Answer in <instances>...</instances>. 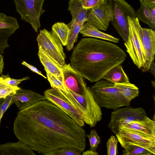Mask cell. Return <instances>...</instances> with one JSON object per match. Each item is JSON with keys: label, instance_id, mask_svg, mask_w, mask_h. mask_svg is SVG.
I'll list each match as a JSON object with an SVG mask.
<instances>
[{"label": "cell", "instance_id": "obj_34", "mask_svg": "<svg viewBox=\"0 0 155 155\" xmlns=\"http://www.w3.org/2000/svg\"><path fill=\"white\" fill-rule=\"evenodd\" d=\"M0 79L7 84L14 87H18V85L22 81L29 79L30 77L27 76L21 79H16L11 78L8 74L6 75L2 74Z\"/></svg>", "mask_w": 155, "mask_h": 155}, {"label": "cell", "instance_id": "obj_21", "mask_svg": "<svg viewBox=\"0 0 155 155\" xmlns=\"http://www.w3.org/2000/svg\"><path fill=\"white\" fill-rule=\"evenodd\" d=\"M68 10L72 15L71 21L83 24L87 21L88 10L83 7L80 0H69Z\"/></svg>", "mask_w": 155, "mask_h": 155}, {"label": "cell", "instance_id": "obj_10", "mask_svg": "<svg viewBox=\"0 0 155 155\" xmlns=\"http://www.w3.org/2000/svg\"><path fill=\"white\" fill-rule=\"evenodd\" d=\"M147 117L145 111L142 107L134 108L127 107L118 108L111 113L108 126L116 134L121 126L134 121L143 120Z\"/></svg>", "mask_w": 155, "mask_h": 155}, {"label": "cell", "instance_id": "obj_43", "mask_svg": "<svg viewBox=\"0 0 155 155\" xmlns=\"http://www.w3.org/2000/svg\"><path fill=\"white\" fill-rule=\"evenodd\" d=\"M2 117L3 116H2V115L0 111V124L1 120L2 118Z\"/></svg>", "mask_w": 155, "mask_h": 155}, {"label": "cell", "instance_id": "obj_4", "mask_svg": "<svg viewBox=\"0 0 155 155\" xmlns=\"http://www.w3.org/2000/svg\"><path fill=\"white\" fill-rule=\"evenodd\" d=\"M65 91L70 100L81 112L85 123L93 127L101 120L102 110L94 99L90 87H87L82 94L75 93L67 88Z\"/></svg>", "mask_w": 155, "mask_h": 155}, {"label": "cell", "instance_id": "obj_12", "mask_svg": "<svg viewBox=\"0 0 155 155\" xmlns=\"http://www.w3.org/2000/svg\"><path fill=\"white\" fill-rule=\"evenodd\" d=\"M62 71L64 83L68 89L80 94L84 92L87 87L83 77L70 63L65 64L62 67Z\"/></svg>", "mask_w": 155, "mask_h": 155}, {"label": "cell", "instance_id": "obj_22", "mask_svg": "<svg viewBox=\"0 0 155 155\" xmlns=\"http://www.w3.org/2000/svg\"><path fill=\"white\" fill-rule=\"evenodd\" d=\"M121 64L112 68L105 74L102 79L113 84L129 82V78Z\"/></svg>", "mask_w": 155, "mask_h": 155}, {"label": "cell", "instance_id": "obj_38", "mask_svg": "<svg viewBox=\"0 0 155 155\" xmlns=\"http://www.w3.org/2000/svg\"><path fill=\"white\" fill-rule=\"evenodd\" d=\"M4 67V63L2 56L0 54V77L2 74Z\"/></svg>", "mask_w": 155, "mask_h": 155}, {"label": "cell", "instance_id": "obj_8", "mask_svg": "<svg viewBox=\"0 0 155 155\" xmlns=\"http://www.w3.org/2000/svg\"><path fill=\"white\" fill-rule=\"evenodd\" d=\"M16 10L21 19L29 23L36 32L41 27L40 18L45 12L43 8L45 0H13Z\"/></svg>", "mask_w": 155, "mask_h": 155}, {"label": "cell", "instance_id": "obj_40", "mask_svg": "<svg viewBox=\"0 0 155 155\" xmlns=\"http://www.w3.org/2000/svg\"><path fill=\"white\" fill-rule=\"evenodd\" d=\"M149 70H150V72L153 74L154 77H155V64L153 62H152L150 64Z\"/></svg>", "mask_w": 155, "mask_h": 155}, {"label": "cell", "instance_id": "obj_18", "mask_svg": "<svg viewBox=\"0 0 155 155\" xmlns=\"http://www.w3.org/2000/svg\"><path fill=\"white\" fill-rule=\"evenodd\" d=\"M38 56L46 72L51 73L64 84L62 67L48 55L40 46H38Z\"/></svg>", "mask_w": 155, "mask_h": 155}, {"label": "cell", "instance_id": "obj_3", "mask_svg": "<svg viewBox=\"0 0 155 155\" xmlns=\"http://www.w3.org/2000/svg\"><path fill=\"white\" fill-rule=\"evenodd\" d=\"M91 88L95 101L100 107L115 110L128 106L130 101L115 87L114 84L106 80H100Z\"/></svg>", "mask_w": 155, "mask_h": 155}, {"label": "cell", "instance_id": "obj_19", "mask_svg": "<svg viewBox=\"0 0 155 155\" xmlns=\"http://www.w3.org/2000/svg\"><path fill=\"white\" fill-rule=\"evenodd\" d=\"M29 146L19 141L0 144V155H35Z\"/></svg>", "mask_w": 155, "mask_h": 155}, {"label": "cell", "instance_id": "obj_17", "mask_svg": "<svg viewBox=\"0 0 155 155\" xmlns=\"http://www.w3.org/2000/svg\"><path fill=\"white\" fill-rule=\"evenodd\" d=\"M119 129L134 132L155 139V121L147 116L143 120L134 121L122 126Z\"/></svg>", "mask_w": 155, "mask_h": 155}, {"label": "cell", "instance_id": "obj_36", "mask_svg": "<svg viewBox=\"0 0 155 155\" xmlns=\"http://www.w3.org/2000/svg\"><path fill=\"white\" fill-rule=\"evenodd\" d=\"M21 64L26 67L32 72H35L37 74L42 76L45 79L47 78V77L45 76L42 74L41 72V71H39L35 67L28 64L25 61H23L22 62Z\"/></svg>", "mask_w": 155, "mask_h": 155}, {"label": "cell", "instance_id": "obj_30", "mask_svg": "<svg viewBox=\"0 0 155 155\" xmlns=\"http://www.w3.org/2000/svg\"><path fill=\"white\" fill-rule=\"evenodd\" d=\"M20 87L11 86L0 79V98L5 97L15 92Z\"/></svg>", "mask_w": 155, "mask_h": 155}, {"label": "cell", "instance_id": "obj_9", "mask_svg": "<svg viewBox=\"0 0 155 155\" xmlns=\"http://www.w3.org/2000/svg\"><path fill=\"white\" fill-rule=\"evenodd\" d=\"M37 40L46 53L62 67L65 64L66 56L62 45L59 39L51 31L44 29L40 31Z\"/></svg>", "mask_w": 155, "mask_h": 155}, {"label": "cell", "instance_id": "obj_37", "mask_svg": "<svg viewBox=\"0 0 155 155\" xmlns=\"http://www.w3.org/2000/svg\"><path fill=\"white\" fill-rule=\"evenodd\" d=\"M143 3L148 8L155 7V0H141Z\"/></svg>", "mask_w": 155, "mask_h": 155}, {"label": "cell", "instance_id": "obj_15", "mask_svg": "<svg viewBox=\"0 0 155 155\" xmlns=\"http://www.w3.org/2000/svg\"><path fill=\"white\" fill-rule=\"evenodd\" d=\"M46 100L44 95L31 90L20 88L13 94L12 103L15 104L19 110L39 101Z\"/></svg>", "mask_w": 155, "mask_h": 155}, {"label": "cell", "instance_id": "obj_25", "mask_svg": "<svg viewBox=\"0 0 155 155\" xmlns=\"http://www.w3.org/2000/svg\"><path fill=\"white\" fill-rule=\"evenodd\" d=\"M70 31V28L68 25L64 22H57L52 26L51 32L59 40L63 46L67 44Z\"/></svg>", "mask_w": 155, "mask_h": 155}, {"label": "cell", "instance_id": "obj_35", "mask_svg": "<svg viewBox=\"0 0 155 155\" xmlns=\"http://www.w3.org/2000/svg\"><path fill=\"white\" fill-rule=\"evenodd\" d=\"M105 0H80L83 7L86 9H90L103 2Z\"/></svg>", "mask_w": 155, "mask_h": 155}, {"label": "cell", "instance_id": "obj_28", "mask_svg": "<svg viewBox=\"0 0 155 155\" xmlns=\"http://www.w3.org/2000/svg\"><path fill=\"white\" fill-rule=\"evenodd\" d=\"M83 151L73 147H66L57 148L49 151L44 155H80Z\"/></svg>", "mask_w": 155, "mask_h": 155}, {"label": "cell", "instance_id": "obj_11", "mask_svg": "<svg viewBox=\"0 0 155 155\" xmlns=\"http://www.w3.org/2000/svg\"><path fill=\"white\" fill-rule=\"evenodd\" d=\"M113 13L110 0L104 1L88 9L87 20L99 30H107L113 19Z\"/></svg>", "mask_w": 155, "mask_h": 155}, {"label": "cell", "instance_id": "obj_42", "mask_svg": "<svg viewBox=\"0 0 155 155\" xmlns=\"http://www.w3.org/2000/svg\"><path fill=\"white\" fill-rule=\"evenodd\" d=\"M153 86V87L154 88H155V81H152L151 82Z\"/></svg>", "mask_w": 155, "mask_h": 155}, {"label": "cell", "instance_id": "obj_2", "mask_svg": "<svg viewBox=\"0 0 155 155\" xmlns=\"http://www.w3.org/2000/svg\"><path fill=\"white\" fill-rule=\"evenodd\" d=\"M125 52L112 43L93 38L82 39L74 48L70 65L83 77L97 82L126 59Z\"/></svg>", "mask_w": 155, "mask_h": 155}, {"label": "cell", "instance_id": "obj_39", "mask_svg": "<svg viewBox=\"0 0 155 155\" xmlns=\"http://www.w3.org/2000/svg\"><path fill=\"white\" fill-rule=\"evenodd\" d=\"M83 155H98V154L97 152H95L90 150L82 152Z\"/></svg>", "mask_w": 155, "mask_h": 155}, {"label": "cell", "instance_id": "obj_33", "mask_svg": "<svg viewBox=\"0 0 155 155\" xmlns=\"http://www.w3.org/2000/svg\"><path fill=\"white\" fill-rule=\"evenodd\" d=\"M15 92L5 97L0 98V111L2 116L6 110L13 104V96Z\"/></svg>", "mask_w": 155, "mask_h": 155}, {"label": "cell", "instance_id": "obj_6", "mask_svg": "<svg viewBox=\"0 0 155 155\" xmlns=\"http://www.w3.org/2000/svg\"><path fill=\"white\" fill-rule=\"evenodd\" d=\"M110 1L113 13V19L110 22L124 43H126L129 31L128 17L136 18V12L124 0Z\"/></svg>", "mask_w": 155, "mask_h": 155}, {"label": "cell", "instance_id": "obj_20", "mask_svg": "<svg viewBox=\"0 0 155 155\" xmlns=\"http://www.w3.org/2000/svg\"><path fill=\"white\" fill-rule=\"evenodd\" d=\"M94 26L86 21L83 25L79 33L83 36L92 37L118 43L120 39L101 31Z\"/></svg>", "mask_w": 155, "mask_h": 155}, {"label": "cell", "instance_id": "obj_24", "mask_svg": "<svg viewBox=\"0 0 155 155\" xmlns=\"http://www.w3.org/2000/svg\"><path fill=\"white\" fill-rule=\"evenodd\" d=\"M140 6L139 8L136 12V17L138 20L147 24L152 30L155 28V16H153L149 8L139 0Z\"/></svg>", "mask_w": 155, "mask_h": 155}, {"label": "cell", "instance_id": "obj_14", "mask_svg": "<svg viewBox=\"0 0 155 155\" xmlns=\"http://www.w3.org/2000/svg\"><path fill=\"white\" fill-rule=\"evenodd\" d=\"M116 135L120 143H133L147 148L155 149V139L121 129H119Z\"/></svg>", "mask_w": 155, "mask_h": 155}, {"label": "cell", "instance_id": "obj_13", "mask_svg": "<svg viewBox=\"0 0 155 155\" xmlns=\"http://www.w3.org/2000/svg\"><path fill=\"white\" fill-rule=\"evenodd\" d=\"M19 28L16 18L0 12V52L9 46L8 40L11 35Z\"/></svg>", "mask_w": 155, "mask_h": 155}, {"label": "cell", "instance_id": "obj_16", "mask_svg": "<svg viewBox=\"0 0 155 155\" xmlns=\"http://www.w3.org/2000/svg\"><path fill=\"white\" fill-rule=\"evenodd\" d=\"M140 35L149 70L150 64L153 62L155 52V31L152 29L140 27Z\"/></svg>", "mask_w": 155, "mask_h": 155}, {"label": "cell", "instance_id": "obj_7", "mask_svg": "<svg viewBox=\"0 0 155 155\" xmlns=\"http://www.w3.org/2000/svg\"><path fill=\"white\" fill-rule=\"evenodd\" d=\"M47 100L52 103L81 127L85 125L81 112L73 104L63 91L52 88L44 92Z\"/></svg>", "mask_w": 155, "mask_h": 155}, {"label": "cell", "instance_id": "obj_26", "mask_svg": "<svg viewBox=\"0 0 155 155\" xmlns=\"http://www.w3.org/2000/svg\"><path fill=\"white\" fill-rule=\"evenodd\" d=\"M114 86L130 101L139 95V88L134 84L127 82L114 84Z\"/></svg>", "mask_w": 155, "mask_h": 155}, {"label": "cell", "instance_id": "obj_41", "mask_svg": "<svg viewBox=\"0 0 155 155\" xmlns=\"http://www.w3.org/2000/svg\"><path fill=\"white\" fill-rule=\"evenodd\" d=\"M149 8L153 16H155V7Z\"/></svg>", "mask_w": 155, "mask_h": 155}, {"label": "cell", "instance_id": "obj_31", "mask_svg": "<svg viewBox=\"0 0 155 155\" xmlns=\"http://www.w3.org/2000/svg\"><path fill=\"white\" fill-rule=\"evenodd\" d=\"M118 141L114 136H111L106 143L107 154L117 155L118 154L117 144Z\"/></svg>", "mask_w": 155, "mask_h": 155}, {"label": "cell", "instance_id": "obj_23", "mask_svg": "<svg viewBox=\"0 0 155 155\" xmlns=\"http://www.w3.org/2000/svg\"><path fill=\"white\" fill-rule=\"evenodd\" d=\"M124 148L123 155H151L155 154V149L147 148L135 144L120 143Z\"/></svg>", "mask_w": 155, "mask_h": 155}, {"label": "cell", "instance_id": "obj_5", "mask_svg": "<svg viewBox=\"0 0 155 155\" xmlns=\"http://www.w3.org/2000/svg\"><path fill=\"white\" fill-rule=\"evenodd\" d=\"M129 31L127 41L124 43L127 51L134 64L143 71L149 70L140 35L141 26L136 17H128Z\"/></svg>", "mask_w": 155, "mask_h": 155}, {"label": "cell", "instance_id": "obj_29", "mask_svg": "<svg viewBox=\"0 0 155 155\" xmlns=\"http://www.w3.org/2000/svg\"><path fill=\"white\" fill-rule=\"evenodd\" d=\"M89 142L90 150L94 152H97L99 144L101 143V138L95 130H91L89 134H86Z\"/></svg>", "mask_w": 155, "mask_h": 155}, {"label": "cell", "instance_id": "obj_1", "mask_svg": "<svg viewBox=\"0 0 155 155\" xmlns=\"http://www.w3.org/2000/svg\"><path fill=\"white\" fill-rule=\"evenodd\" d=\"M13 130L19 141L43 155L69 147L83 151L86 147L87 134L82 127L47 100L18 112Z\"/></svg>", "mask_w": 155, "mask_h": 155}, {"label": "cell", "instance_id": "obj_32", "mask_svg": "<svg viewBox=\"0 0 155 155\" xmlns=\"http://www.w3.org/2000/svg\"><path fill=\"white\" fill-rule=\"evenodd\" d=\"M46 73L47 79L52 88L64 91H66L67 88L63 83L51 73L48 72H46Z\"/></svg>", "mask_w": 155, "mask_h": 155}, {"label": "cell", "instance_id": "obj_27", "mask_svg": "<svg viewBox=\"0 0 155 155\" xmlns=\"http://www.w3.org/2000/svg\"><path fill=\"white\" fill-rule=\"evenodd\" d=\"M84 24L74 21H71L67 24L70 28V31L66 46L69 51L73 49L74 44L77 41L78 35Z\"/></svg>", "mask_w": 155, "mask_h": 155}]
</instances>
